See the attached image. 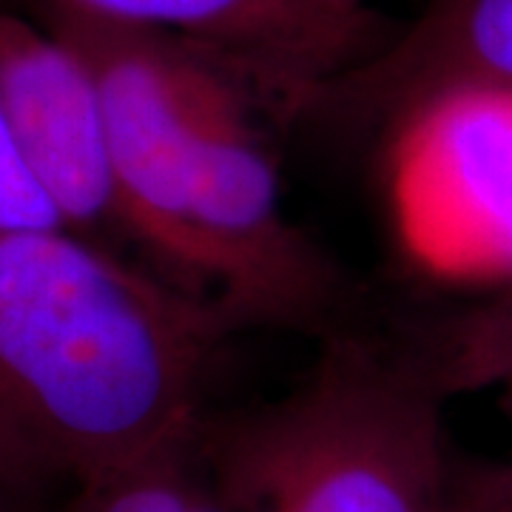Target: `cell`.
<instances>
[{
    "instance_id": "6da1fadb",
    "label": "cell",
    "mask_w": 512,
    "mask_h": 512,
    "mask_svg": "<svg viewBox=\"0 0 512 512\" xmlns=\"http://www.w3.org/2000/svg\"><path fill=\"white\" fill-rule=\"evenodd\" d=\"M245 325L69 228H0V478L74 493L200 441Z\"/></svg>"
},
{
    "instance_id": "7a4b0ae2",
    "label": "cell",
    "mask_w": 512,
    "mask_h": 512,
    "mask_svg": "<svg viewBox=\"0 0 512 512\" xmlns=\"http://www.w3.org/2000/svg\"><path fill=\"white\" fill-rule=\"evenodd\" d=\"M313 373L271 407L205 424L202 461L234 512H447L456 461L444 359L328 336Z\"/></svg>"
},
{
    "instance_id": "3957f363",
    "label": "cell",
    "mask_w": 512,
    "mask_h": 512,
    "mask_svg": "<svg viewBox=\"0 0 512 512\" xmlns=\"http://www.w3.org/2000/svg\"><path fill=\"white\" fill-rule=\"evenodd\" d=\"M254 80L197 49L185 86V202L202 291L245 328L333 336L348 302L342 271L288 217L256 126Z\"/></svg>"
},
{
    "instance_id": "277c9868",
    "label": "cell",
    "mask_w": 512,
    "mask_h": 512,
    "mask_svg": "<svg viewBox=\"0 0 512 512\" xmlns=\"http://www.w3.org/2000/svg\"><path fill=\"white\" fill-rule=\"evenodd\" d=\"M37 12L146 29L214 52L293 111L384 40L373 12L330 0H35Z\"/></svg>"
},
{
    "instance_id": "5b68a950",
    "label": "cell",
    "mask_w": 512,
    "mask_h": 512,
    "mask_svg": "<svg viewBox=\"0 0 512 512\" xmlns=\"http://www.w3.org/2000/svg\"><path fill=\"white\" fill-rule=\"evenodd\" d=\"M0 100L63 222L103 245L120 237L100 97L77 52L46 26L0 12Z\"/></svg>"
},
{
    "instance_id": "8992f818",
    "label": "cell",
    "mask_w": 512,
    "mask_h": 512,
    "mask_svg": "<svg viewBox=\"0 0 512 512\" xmlns=\"http://www.w3.org/2000/svg\"><path fill=\"white\" fill-rule=\"evenodd\" d=\"M458 89L512 92V0H430L404 32L313 89L299 111L390 134L421 103Z\"/></svg>"
},
{
    "instance_id": "52a82bcc",
    "label": "cell",
    "mask_w": 512,
    "mask_h": 512,
    "mask_svg": "<svg viewBox=\"0 0 512 512\" xmlns=\"http://www.w3.org/2000/svg\"><path fill=\"white\" fill-rule=\"evenodd\" d=\"M0 228H69L20 151L0 100ZM72 231V228H69Z\"/></svg>"
},
{
    "instance_id": "ba28073f",
    "label": "cell",
    "mask_w": 512,
    "mask_h": 512,
    "mask_svg": "<svg viewBox=\"0 0 512 512\" xmlns=\"http://www.w3.org/2000/svg\"><path fill=\"white\" fill-rule=\"evenodd\" d=\"M453 379H464V376H493V379H504L510 384L512 396V311L501 313L490 319L487 325L461 342V350L456 356L447 359ZM495 481H498V493L504 498V504L512 512V453L507 467L495 470Z\"/></svg>"
},
{
    "instance_id": "9c48e42d",
    "label": "cell",
    "mask_w": 512,
    "mask_h": 512,
    "mask_svg": "<svg viewBox=\"0 0 512 512\" xmlns=\"http://www.w3.org/2000/svg\"><path fill=\"white\" fill-rule=\"evenodd\" d=\"M447 512H510V507L504 504V498L498 493L495 470H490V467H481V470L456 467Z\"/></svg>"
},
{
    "instance_id": "30bf717a",
    "label": "cell",
    "mask_w": 512,
    "mask_h": 512,
    "mask_svg": "<svg viewBox=\"0 0 512 512\" xmlns=\"http://www.w3.org/2000/svg\"><path fill=\"white\" fill-rule=\"evenodd\" d=\"M69 493L0 478V512H63Z\"/></svg>"
},
{
    "instance_id": "8fae6325",
    "label": "cell",
    "mask_w": 512,
    "mask_h": 512,
    "mask_svg": "<svg viewBox=\"0 0 512 512\" xmlns=\"http://www.w3.org/2000/svg\"><path fill=\"white\" fill-rule=\"evenodd\" d=\"M330 3H339V6H348V9H365V0H330Z\"/></svg>"
}]
</instances>
